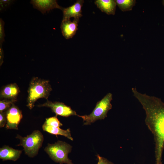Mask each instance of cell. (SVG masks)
Listing matches in <instances>:
<instances>
[{
    "label": "cell",
    "instance_id": "2e32d148",
    "mask_svg": "<svg viewBox=\"0 0 164 164\" xmlns=\"http://www.w3.org/2000/svg\"><path fill=\"white\" fill-rule=\"evenodd\" d=\"M16 100L4 99L0 101V112L7 111Z\"/></svg>",
    "mask_w": 164,
    "mask_h": 164
},
{
    "label": "cell",
    "instance_id": "7a4b0ae2",
    "mask_svg": "<svg viewBox=\"0 0 164 164\" xmlns=\"http://www.w3.org/2000/svg\"><path fill=\"white\" fill-rule=\"evenodd\" d=\"M52 90L48 80L33 77L30 82L28 91L27 106L32 109L39 99L45 98L47 100Z\"/></svg>",
    "mask_w": 164,
    "mask_h": 164
},
{
    "label": "cell",
    "instance_id": "6da1fadb",
    "mask_svg": "<svg viewBox=\"0 0 164 164\" xmlns=\"http://www.w3.org/2000/svg\"><path fill=\"white\" fill-rule=\"evenodd\" d=\"M132 91L145 112V124L154 137L155 164H160L164 149V103L160 98L138 92L136 88Z\"/></svg>",
    "mask_w": 164,
    "mask_h": 164
},
{
    "label": "cell",
    "instance_id": "5b68a950",
    "mask_svg": "<svg viewBox=\"0 0 164 164\" xmlns=\"http://www.w3.org/2000/svg\"><path fill=\"white\" fill-rule=\"evenodd\" d=\"M112 99V94L109 93L97 103L95 108L90 114L77 116L82 118L84 121V125H90L97 120L103 119L107 117L108 112L112 108L111 102Z\"/></svg>",
    "mask_w": 164,
    "mask_h": 164
},
{
    "label": "cell",
    "instance_id": "ac0fdd59",
    "mask_svg": "<svg viewBox=\"0 0 164 164\" xmlns=\"http://www.w3.org/2000/svg\"><path fill=\"white\" fill-rule=\"evenodd\" d=\"M6 111L0 112V127L2 128L7 123Z\"/></svg>",
    "mask_w": 164,
    "mask_h": 164
},
{
    "label": "cell",
    "instance_id": "7c38bea8",
    "mask_svg": "<svg viewBox=\"0 0 164 164\" xmlns=\"http://www.w3.org/2000/svg\"><path fill=\"white\" fill-rule=\"evenodd\" d=\"M19 92V88L16 84H10L4 87L2 90L0 92V98L16 100Z\"/></svg>",
    "mask_w": 164,
    "mask_h": 164
},
{
    "label": "cell",
    "instance_id": "ba28073f",
    "mask_svg": "<svg viewBox=\"0 0 164 164\" xmlns=\"http://www.w3.org/2000/svg\"><path fill=\"white\" fill-rule=\"evenodd\" d=\"M79 19H74L73 21L70 19H62L60 28L63 36L66 39L72 38L78 29Z\"/></svg>",
    "mask_w": 164,
    "mask_h": 164
},
{
    "label": "cell",
    "instance_id": "e0dca14e",
    "mask_svg": "<svg viewBox=\"0 0 164 164\" xmlns=\"http://www.w3.org/2000/svg\"><path fill=\"white\" fill-rule=\"evenodd\" d=\"M4 22L0 19V44H2L4 41L5 34L4 30Z\"/></svg>",
    "mask_w": 164,
    "mask_h": 164
},
{
    "label": "cell",
    "instance_id": "8992f818",
    "mask_svg": "<svg viewBox=\"0 0 164 164\" xmlns=\"http://www.w3.org/2000/svg\"><path fill=\"white\" fill-rule=\"evenodd\" d=\"M39 107H45L50 108L54 113L56 116L58 115L67 117L72 115H77L75 111L71 109L70 107L66 105L64 103L59 102H52L47 100L44 103L39 105Z\"/></svg>",
    "mask_w": 164,
    "mask_h": 164
},
{
    "label": "cell",
    "instance_id": "ffe728a7",
    "mask_svg": "<svg viewBox=\"0 0 164 164\" xmlns=\"http://www.w3.org/2000/svg\"><path fill=\"white\" fill-rule=\"evenodd\" d=\"M13 1L9 0H1L0 4L2 8L9 6L10 4Z\"/></svg>",
    "mask_w": 164,
    "mask_h": 164
},
{
    "label": "cell",
    "instance_id": "d6986e66",
    "mask_svg": "<svg viewBox=\"0 0 164 164\" xmlns=\"http://www.w3.org/2000/svg\"><path fill=\"white\" fill-rule=\"evenodd\" d=\"M97 156L98 160V162L97 164H114L106 158L101 157L98 155H97Z\"/></svg>",
    "mask_w": 164,
    "mask_h": 164
},
{
    "label": "cell",
    "instance_id": "277c9868",
    "mask_svg": "<svg viewBox=\"0 0 164 164\" xmlns=\"http://www.w3.org/2000/svg\"><path fill=\"white\" fill-rule=\"evenodd\" d=\"M16 138L20 140V143L17 146H22L25 153L31 158L37 155L44 140L43 135L39 130H35L25 137L17 134Z\"/></svg>",
    "mask_w": 164,
    "mask_h": 164
},
{
    "label": "cell",
    "instance_id": "44dd1931",
    "mask_svg": "<svg viewBox=\"0 0 164 164\" xmlns=\"http://www.w3.org/2000/svg\"><path fill=\"white\" fill-rule=\"evenodd\" d=\"M4 52L2 47V44H0V64L1 66L3 62Z\"/></svg>",
    "mask_w": 164,
    "mask_h": 164
},
{
    "label": "cell",
    "instance_id": "8fae6325",
    "mask_svg": "<svg viewBox=\"0 0 164 164\" xmlns=\"http://www.w3.org/2000/svg\"><path fill=\"white\" fill-rule=\"evenodd\" d=\"M22 152V150L5 145L0 149V158L3 161H16L19 158Z\"/></svg>",
    "mask_w": 164,
    "mask_h": 164
},
{
    "label": "cell",
    "instance_id": "30bf717a",
    "mask_svg": "<svg viewBox=\"0 0 164 164\" xmlns=\"http://www.w3.org/2000/svg\"><path fill=\"white\" fill-rule=\"evenodd\" d=\"M30 3L34 8L43 14L54 9H58L62 10L64 8L59 5L55 0H32Z\"/></svg>",
    "mask_w": 164,
    "mask_h": 164
},
{
    "label": "cell",
    "instance_id": "5bb4252c",
    "mask_svg": "<svg viewBox=\"0 0 164 164\" xmlns=\"http://www.w3.org/2000/svg\"><path fill=\"white\" fill-rule=\"evenodd\" d=\"M42 129L44 131L50 134L56 135H60L63 136L72 141L73 140L71 136L70 128L66 130L61 129L57 126L51 125L44 123L42 125Z\"/></svg>",
    "mask_w": 164,
    "mask_h": 164
},
{
    "label": "cell",
    "instance_id": "3957f363",
    "mask_svg": "<svg viewBox=\"0 0 164 164\" xmlns=\"http://www.w3.org/2000/svg\"><path fill=\"white\" fill-rule=\"evenodd\" d=\"M72 148V146L70 144L64 142L58 141L54 144L48 143L44 150L56 162L60 164H73L68 157Z\"/></svg>",
    "mask_w": 164,
    "mask_h": 164
},
{
    "label": "cell",
    "instance_id": "9a60e30c",
    "mask_svg": "<svg viewBox=\"0 0 164 164\" xmlns=\"http://www.w3.org/2000/svg\"><path fill=\"white\" fill-rule=\"evenodd\" d=\"M117 5L123 12L131 11L135 5V0H115Z\"/></svg>",
    "mask_w": 164,
    "mask_h": 164
},
{
    "label": "cell",
    "instance_id": "4fadbf2b",
    "mask_svg": "<svg viewBox=\"0 0 164 164\" xmlns=\"http://www.w3.org/2000/svg\"><path fill=\"white\" fill-rule=\"evenodd\" d=\"M95 3L103 12L108 15L115 14L117 5L114 0H96Z\"/></svg>",
    "mask_w": 164,
    "mask_h": 164
},
{
    "label": "cell",
    "instance_id": "7402d4cb",
    "mask_svg": "<svg viewBox=\"0 0 164 164\" xmlns=\"http://www.w3.org/2000/svg\"><path fill=\"white\" fill-rule=\"evenodd\" d=\"M162 3L163 5L164 6V0L162 1Z\"/></svg>",
    "mask_w": 164,
    "mask_h": 164
},
{
    "label": "cell",
    "instance_id": "9c48e42d",
    "mask_svg": "<svg viewBox=\"0 0 164 164\" xmlns=\"http://www.w3.org/2000/svg\"><path fill=\"white\" fill-rule=\"evenodd\" d=\"M84 3L83 0H77L72 5L64 8L62 10L63 13V19H70L72 17L79 19L82 16V7Z\"/></svg>",
    "mask_w": 164,
    "mask_h": 164
},
{
    "label": "cell",
    "instance_id": "52a82bcc",
    "mask_svg": "<svg viewBox=\"0 0 164 164\" xmlns=\"http://www.w3.org/2000/svg\"><path fill=\"white\" fill-rule=\"evenodd\" d=\"M7 129H18V125L22 117L21 111L14 104L6 111Z\"/></svg>",
    "mask_w": 164,
    "mask_h": 164
}]
</instances>
